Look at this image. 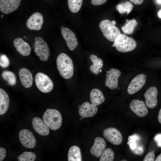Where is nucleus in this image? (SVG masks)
Here are the masks:
<instances>
[{
    "mask_svg": "<svg viewBox=\"0 0 161 161\" xmlns=\"http://www.w3.org/2000/svg\"><path fill=\"white\" fill-rule=\"evenodd\" d=\"M56 65L60 75L64 78H71L74 74V66L71 59L66 54H60L56 59Z\"/></svg>",
    "mask_w": 161,
    "mask_h": 161,
    "instance_id": "obj_1",
    "label": "nucleus"
},
{
    "mask_svg": "<svg viewBox=\"0 0 161 161\" xmlns=\"http://www.w3.org/2000/svg\"><path fill=\"white\" fill-rule=\"evenodd\" d=\"M43 119L49 128L53 130L59 129L62 124L61 115L55 109H47L43 114Z\"/></svg>",
    "mask_w": 161,
    "mask_h": 161,
    "instance_id": "obj_2",
    "label": "nucleus"
},
{
    "mask_svg": "<svg viewBox=\"0 0 161 161\" xmlns=\"http://www.w3.org/2000/svg\"><path fill=\"white\" fill-rule=\"evenodd\" d=\"M114 42L117 50L122 52L131 51L137 47L136 42L134 38L122 33Z\"/></svg>",
    "mask_w": 161,
    "mask_h": 161,
    "instance_id": "obj_3",
    "label": "nucleus"
},
{
    "mask_svg": "<svg viewBox=\"0 0 161 161\" xmlns=\"http://www.w3.org/2000/svg\"><path fill=\"white\" fill-rule=\"evenodd\" d=\"M99 26L103 36L110 41L114 42L121 34L119 29L109 20H102Z\"/></svg>",
    "mask_w": 161,
    "mask_h": 161,
    "instance_id": "obj_4",
    "label": "nucleus"
},
{
    "mask_svg": "<svg viewBox=\"0 0 161 161\" xmlns=\"http://www.w3.org/2000/svg\"><path fill=\"white\" fill-rule=\"evenodd\" d=\"M34 51L36 55L41 61H45L50 56L49 48L47 42L40 37H36L34 39Z\"/></svg>",
    "mask_w": 161,
    "mask_h": 161,
    "instance_id": "obj_5",
    "label": "nucleus"
},
{
    "mask_svg": "<svg viewBox=\"0 0 161 161\" xmlns=\"http://www.w3.org/2000/svg\"><path fill=\"white\" fill-rule=\"evenodd\" d=\"M35 81L37 88L42 92L49 93L53 89V84L52 80L44 73L39 72L36 73L35 77Z\"/></svg>",
    "mask_w": 161,
    "mask_h": 161,
    "instance_id": "obj_6",
    "label": "nucleus"
},
{
    "mask_svg": "<svg viewBox=\"0 0 161 161\" xmlns=\"http://www.w3.org/2000/svg\"><path fill=\"white\" fill-rule=\"evenodd\" d=\"M104 137L111 143L115 145H120L123 141V136L117 129L111 127L105 129L103 132Z\"/></svg>",
    "mask_w": 161,
    "mask_h": 161,
    "instance_id": "obj_7",
    "label": "nucleus"
},
{
    "mask_svg": "<svg viewBox=\"0 0 161 161\" xmlns=\"http://www.w3.org/2000/svg\"><path fill=\"white\" fill-rule=\"evenodd\" d=\"M18 137L22 145L28 148H34L36 144V140L31 131L23 129L21 130L18 134Z\"/></svg>",
    "mask_w": 161,
    "mask_h": 161,
    "instance_id": "obj_8",
    "label": "nucleus"
},
{
    "mask_svg": "<svg viewBox=\"0 0 161 161\" xmlns=\"http://www.w3.org/2000/svg\"><path fill=\"white\" fill-rule=\"evenodd\" d=\"M146 78V75L143 74H140L135 77L128 86V93L132 95L140 90L145 83Z\"/></svg>",
    "mask_w": 161,
    "mask_h": 161,
    "instance_id": "obj_9",
    "label": "nucleus"
},
{
    "mask_svg": "<svg viewBox=\"0 0 161 161\" xmlns=\"http://www.w3.org/2000/svg\"><path fill=\"white\" fill-rule=\"evenodd\" d=\"M44 21L42 15L39 13L36 12L28 18L26 26L30 30H39L41 29Z\"/></svg>",
    "mask_w": 161,
    "mask_h": 161,
    "instance_id": "obj_10",
    "label": "nucleus"
},
{
    "mask_svg": "<svg viewBox=\"0 0 161 161\" xmlns=\"http://www.w3.org/2000/svg\"><path fill=\"white\" fill-rule=\"evenodd\" d=\"M62 35L66 45L71 51L74 50L77 47L78 42L74 33L67 27H63L61 30Z\"/></svg>",
    "mask_w": 161,
    "mask_h": 161,
    "instance_id": "obj_11",
    "label": "nucleus"
},
{
    "mask_svg": "<svg viewBox=\"0 0 161 161\" xmlns=\"http://www.w3.org/2000/svg\"><path fill=\"white\" fill-rule=\"evenodd\" d=\"M120 71L117 69L112 68L106 74V86L112 89L117 88L118 86V79L121 75Z\"/></svg>",
    "mask_w": 161,
    "mask_h": 161,
    "instance_id": "obj_12",
    "label": "nucleus"
},
{
    "mask_svg": "<svg viewBox=\"0 0 161 161\" xmlns=\"http://www.w3.org/2000/svg\"><path fill=\"white\" fill-rule=\"evenodd\" d=\"M157 88L153 86L149 88L144 93L145 104L148 108L153 109L157 106Z\"/></svg>",
    "mask_w": 161,
    "mask_h": 161,
    "instance_id": "obj_13",
    "label": "nucleus"
},
{
    "mask_svg": "<svg viewBox=\"0 0 161 161\" xmlns=\"http://www.w3.org/2000/svg\"><path fill=\"white\" fill-rule=\"evenodd\" d=\"M129 107L131 110L139 117H144L148 114V109L142 100H133L130 104Z\"/></svg>",
    "mask_w": 161,
    "mask_h": 161,
    "instance_id": "obj_14",
    "label": "nucleus"
},
{
    "mask_svg": "<svg viewBox=\"0 0 161 161\" xmlns=\"http://www.w3.org/2000/svg\"><path fill=\"white\" fill-rule=\"evenodd\" d=\"M21 0H0V10L8 14L16 10L19 6Z\"/></svg>",
    "mask_w": 161,
    "mask_h": 161,
    "instance_id": "obj_15",
    "label": "nucleus"
},
{
    "mask_svg": "<svg viewBox=\"0 0 161 161\" xmlns=\"http://www.w3.org/2000/svg\"><path fill=\"white\" fill-rule=\"evenodd\" d=\"M98 108L97 106L88 102L83 103L80 106L78 110L79 115L83 117H91L97 113Z\"/></svg>",
    "mask_w": 161,
    "mask_h": 161,
    "instance_id": "obj_16",
    "label": "nucleus"
},
{
    "mask_svg": "<svg viewBox=\"0 0 161 161\" xmlns=\"http://www.w3.org/2000/svg\"><path fill=\"white\" fill-rule=\"evenodd\" d=\"M106 146V143L103 138L97 137L95 139L94 144L90 149V153L95 157H99L104 152Z\"/></svg>",
    "mask_w": 161,
    "mask_h": 161,
    "instance_id": "obj_17",
    "label": "nucleus"
},
{
    "mask_svg": "<svg viewBox=\"0 0 161 161\" xmlns=\"http://www.w3.org/2000/svg\"><path fill=\"white\" fill-rule=\"evenodd\" d=\"M32 125L34 130L39 135L45 136L49 134V128L40 118L38 117L33 118Z\"/></svg>",
    "mask_w": 161,
    "mask_h": 161,
    "instance_id": "obj_18",
    "label": "nucleus"
},
{
    "mask_svg": "<svg viewBox=\"0 0 161 161\" xmlns=\"http://www.w3.org/2000/svg\"><path fill=\"white\" fill-rule=\"evenodd\" d=\"M13 44L17 51L23 56H28L30 54L31 50L30 46L21 38L15 39Z\"/></svg>",
    "mask_w": 161,
    "mask_h": 161,
    "instance_id": "obj_19",
    "label": "nucleus"
},
{
    "mask_svg": "<svg viewBox=\"0 0 161 161\" xmlns=\"http://www.w3.org/2000/svg\"><path fill=\"white\" fill-rule=\"evenodd\" d=\"M18 75L22 85L26 88H30L32 85L33 80L30 71L27 68H22L19 70Z\"/></svg>",
    "mask_w": 161,
    "mask_h": 161,
    "instance_id": "obj_20",
    "label": "nucleus"
},
{
    "mask_svg": "<svg viewBox=\"0 0 161 161\" xmlns=\"http://www.w3.org/2000/svg\"><path fill=\"white\" fill-rule=\"evenodd\" d=\"M10 100L7 92L2 89H0V115L4 114L8 108Z\"/></svg>",
    "mask_w": 161,
    "mask_h": 161,
    "instance_id": "obj_21",
    "label": "nucleus"
},
{
    "mask_svg": "<svg viewBox=\"0 0 161 161\" xmlns=\"http://www.w3.org/2000/svg\"><path fill=\"white\" fill-rule=\"evenodd\" d=\"M90 97L92 103L97 106L102 103L105 100V97L103 93L97 89H94L91 90Z\"/></svg>",
    "mask_w": 161,
    "mask_h": 161,
    "instance_id": "obj_22",
    "label": "nucleus"
},
{
    "mask_svg": "<svg viewBox=\"0 0 161 161\" xmlns=\"http://www.w3.org/2000/svg\"><path fill=\"white\" fill-rule=\"evenodd\" d=\"M90 59L93 63V64L90 67V69L93 73L97 75L100 70L103 66V61L101 58H98L97 55L93 54L90 55Z\"/></svg>",
    "mask_w": 161,
    "mask_h": 161,
    "instance_id": "obj_23",
    "label": "nucleus"
},
{
    "mask_svg": "<svg viewBox=\"0 0 161 161\" xmlns=\"http://www.w3.org/2000/svg\"><path fill=\"white\" fill-rule=\"evenodd\" d=\"M68 161H82L80 151L78 146L73 145L70 148L68 153Z\"/></svg>",
    "mask_w": 161,
    "mask_h": 161,
    "instance_id": "obj_24",
    "label": "nucleus"
},
{
    "mask_svg": "<svg viewBox=\"0 0 161 161\" xmlns=\"http://www.w3.org/2000/svg\"><path fill=\"white\" fill-rule=\"evenodd\" d=\"M126 21L125 24L122 28V30L126 34H131L133 33L134 28L137 25V22L135 19H126Z\"/></svg>",
    "mask_w": 161,
    "mask_h": 161,
    "instance_id": "obj_25",
    "label": "nucleus"
},
{
    "mask_svg": "<svg viewBox=\"0 0 161 161\" xmlns=\"http://www.w3.org/2000/svg\"><path fill=\"white\" fill-rule=\"evenodd\" d=\"M133 5L129 1H126L116 5V10L121 14L126 13L128 15L132 10Z\"/></svg>",
    "mask_w": 161,
    "mask_h": 161,
    "instance_id": "obj_26",
    "label": "nucleus"
},
{
    "mask_svg": "<svg viewBox=\"0 0 161 161\" xmlns=\"http://www.w3.org/2000/svg\"><path fill=\"white\" fill-rule=\"evenodd\" d=\"M3 79L10 86H14L16 83V78L14 73L11 71H5L1 74Z\"/></svg>",
    "mask_w": 161,
    "mask_h": 161,
    "instance_id": "obj_27",
    "label": "nucleus"
},
{
    "mask_svg": "<svg viewBox=\"0 0 161 161\" xmlns=\"http://www.w3.org/2000/svg\"><path fill=\"white\" fill-rule=\"evenodd\" d=\"M82 2L83 0H68V7L70 11L74 13L79 11Z\"/></svg>",
    "mask_w": 161,
    "mask_h": 161,
    "instance_id": "obj_28",
    "label": "nucleus"
},
{
    "mask_svg": "<svg viewBox=\"0 0 161 161\" xmlns=\"http://www.w3.org/2000/svg\"><path fill=\"white\" fill-rule=\"evenodd\" d=\"M114 153L110 148L106 149L102 153L100 159V161H112L114 158Z\"/></svg>",
    "mask_w": 161,
    "mask_h": 161,
    "instance_id": "obj_29",
    "label": "nucleus"
},
{
    "mask_svg": "<svg viewBox=\"0 0 161 161\" xmlns=\"http://www.w3.org/2000/svg\"><path fill=\"white\" fill-rule=\"evenodd\" d=\"M36 158V155L31 152H24L18 157L19 161H34Z\"/></svg>",
    "mask_w": 161,
    "mask_h": 161,
    "instance_id": "obj_30",
    "label": "nucleus"
},
{
    "mask_svg": "<svg viewBox=\"0 0 161 161\" xmlns=\"http://www.w3.org/2000/svg\"><path fill=\"white\" fill-rule=\"evenodd\" d=\"M10 64L9 59L5 55H2L0 57V65L3 68H6Z\"/></svg>",
    "mask_w": 161,
    "mask_h": 161,
    "instance_id": "obj_31",
    "label": "nucleus"
},
{
    "mask_svg": "<svg viewBox=\"0 0 161 161\" xmlns=\"http://www.w3.org/2000/svg\"><path fill=\"white\" fill-rule=\"evenodd\" d=\"M155 154L154 151L149 152L145 156L143 161H153L154 160Z\"/></svg>",
    "mask_w": 161,
    "mask_h": 161,
    "instance_id": "obj_32",
    "label": "nucleus"
},
{
    "mask_svg": "<svg viewBox=\"0 0 161 161\" xmlns=\"http://www.w3.org/2000/svg\"><path fill=\"white\" fill-rule=\"evenodd\" d=\"M154 140L157 143V146L161 148V133L157 134L155 136Z\"/></svg>",
    "mask_w": 161,
    "mask_h": 161,
    "instance_id": "obj_33",
    "label": "nucleus"
},
{
    "mask_svg": "<svg viewBox=\"0 0 161 161\" xmlns=\"http://www.w3.org/2000/svg\"><path fill=\"white\" fill-rule=\"evenodd\" d=\"M107 0H92V4L95 6H98L104 4Z\"/></svg>",
    "mask_w": 161,
    "mask_h": 161,
    "instance_id": "obj_34",
    "label": "nucleus"
},
{
    "mask_svg": "<svg viewBox=\"0 0 161 161\" xmlns=\"http://www.w3.org/2000/svg\"><path fill=\"white\" fill-rule=\"evenodd\" d=\"M6 155V150L4 148H0V161H2L5 157Z\"/></svg>",
    "mask_w": 161,
    "mask_h": 161,
    "instance_id": "obj_35",
    "label": "nucleus"
},
{
    "mask_svg": "<svg viewBox=\"0 0 161 161\" xmlns=\"http://www.w3.org/2000/svg\"><path fill=\"white\" fill-rule=\"evenodd\" d=\"M131 2L134 4L139 5L141 4L143 2L144 0H129Z\"/></svg>",
    "mask_w": 161,
    "mask_h": 161,
    "instance_id": "obj_36",
    "label": "nucleus"
},
{
    "mask_svg": "<svg viewBox=\"0 0 161 161\" xmlns=\"http://www.w3.org/2000/svg\"><path fill=\"white\" fill-rule=\"evenodd\" d=\"M130 146L132 150L135 149L137 146L135 141H132L130 144Z\"/></svg>",
    "mask_w": 161,
    "mask_h": 161,
    "instance_id": "obj_37",
    "label": "nucleus"
},
{
    "mask_svg": "<svg viewBox=\"0 0 161 161\" xmlns=\"http://www.w3.org/2000/svg\"><path fill=\"white\" fill-rule=\"evenodd\" d=\"M158 119L159 122L161 124V108L160 109L158 114Z\"/></svg>",
    "mask_w": 161,
    "mask_h": 161,
    "instance_id": "obj_38",
    "label": "nucleus"
},
{
    "mask_svg": "<svg viewBox=\"0 0 161 161\" xmlns=\"http://www.w3.org/2000/svg\"><path fill=\"white\" fill-rule=\"evenodd\" d=\"M155 161H161V153L157 157Z\"/></svg>",
    "mask_w": 161,
    "mask_h": 161,
    "instance_id": "obj_39",
    "label": "nucleus"
},
{
    "mask_svg": "<svg viewBox=\"0 0 161 161\" xmlns=\"http://www.w3.org/2000/svg\"><path fill=\"white\" fill-rule=\"evenodd\" d=\"M157 15L159 18H161V9L157 12Z\"/></svg>",
    "mask_w": 161,
    "mask_h": 161,
    "instance_id": "obj_40",
    "label": "nucleus"
},
{
    "mask_svg": "<svg viewBox=\"0 0 161 161\" xmlns=\"http://www.w3.org/2000/svg\"><path fill=\"white\" fill-rule=\"evenodd\" d=\"M112 22L114 25H115L116 24V21L115 20H113L112 21Z\"/></svg>",
    "mask_w": 161,
    "mask_h": 161,
    "instance_id": "obj_41",
    "label": "nucleus"
},
{
    "mask_svg": "<svg viewBox=\"0 0 161 161\" xmlns=\"http://www.w3.org/2000/svg\"><path fill=\"white\" fill-rule=\"evenodd\" d=\"M157 1L158 3L161 4V0H157Z\"/></svg>",
    "mask_w": 161,
    "mask_h": 161,
    "instance_id": "obj_42",
    "label": "nucleus"
},
{
    "mask_svg": "<svg viewBox=\"0 0 161 161\" xmlns=\"http://www.w3.org/2000/svg\"><path fill=\"white\" fill-rule=\"evenodd\" d=\"M112 46L113 47H115V45L114 43L112 45Z\"/></svg>",
    "mask_w": 161,
    "mask_h": 161,
    "instance_id": "obj_43",
    "label": "nucleus"
},
{
    "mask_svg": "<svg viewBox=\"0 0 161 161\" xmlns=\"http://www.w3.org/2000/svg\"><path fill=\"white\" fill-rule=\"evenodd\" d=\"M84 118V117H81L80 118V120H82V119H83Z\"/></svg>",
    "mask_w": 161,
    "mask_h": 161,
    "instance_id": "obj_44",
    "label": "nucleus"
},
{
    "mask_svg": "<svg viewBox=\"0 0 161 161\" xmlns=\"http://www.w3.org/2000/svg\"><path fill=\"white\" fill-rule=\"evenodd\" d=\"M102 71V69H100L99 70V72H101Z\"/></svg>",
    "mask_w": 161,
    "mask_h": 161,
    "instance_id": "obj_45",
    "label": "nucleus"
},
{
    "mask_svg": "<svg viewBox=\"0 0 161 161\" xmlns=\"http://www.w3.org/2000/svg\"><path fill=\"white\" fill-rule=\"evenodd\" d=\"M4 16V15H2L1 16V18H3V16Z\"/></svg>",
    "mask_w": 161,
    "mask_h": 161,
    "instance_id": "obj_46",
    "label": "nucleus"
},
{
    "mask_svg": "<svg viewBox=\"0 0 161 161\" xmlns=\"http://www.w3.org/2000/svg\"><path fill=\"white\" fill-rule=\"evenodd\" d=\"M117 89H120V87H117Z\"/></svg>",
    "mask_w": 161,
    "mask_h": 161,
    "instance_id": "obj_47",
    "label": "nucleus"
},
{
    "mask_svg": "<svg viewBox=\"0 0 161 161\" xmlns=\"http://www.w3.org/2000/svg\"><path fill=\"white\" fill-rule=\"evenodd\" d=\"M109 72V71H106V72L107 73H108Z\"/></svg>",
    "mask_w": 161,
    "mask_h": 161,
    "instance_id": "obj_48",
    "label": "nucleus"
}]
</instances>
